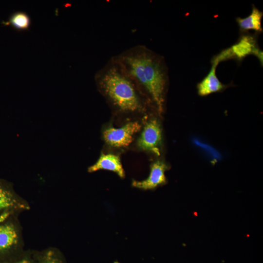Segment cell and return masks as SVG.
<instances>
[{
  "label": "cell",
  "instance_id": "cell-4",
  "mask_svg": "<svg viewBox=\"0 0 263 263\" xmlns=\"http://www.w3.org/2000/svg\"><path fill=\"white\" fill-rule=\"evenodd\" d=\"M222 52L225 60L232 58L241 60L247 56L252 54L263 64V52L258 47L253 36H241L236 43Z\"/></svg>",
  "mask_w": 263,
  "mask_h": 263
},
{
  "label": "cell",
  "instance_id": "cell-9",
  "mask_svg": "<svg viewBox=\"0 0 263 263\" xmlns=\"http://www.w3.org/2000/svg\"><path fill=\"white\" fill-rule=\"evenodd\" d=\"M263 16V12L253 5L252 11L249 16L244 18H237L236 21L241 32L245 33L252 30L257 33H261L263 31L262 26Z\"/></svg>",
  "mask_w": 263,
  "mask_h": 263
},
{
  "label": "cell",
  "instance_id": "cell-8",
  "mask_svg": "<svg viewBox=\"0 0 263 263\" xmlns=\"http://www.w3.org/2000/svg\"><path fill=\"white\" fill-rule=\"evenodd\" d=\"M101 169L113 171L121 178L125 177V172L120 158L118 155L114 154L101 153L97 161L88 168V171L93 172Z\"/></svg>",
  "mask_w": 263,
  "mask_h": 263
},
{
  "label": "cell",
  "instance_id": "cell-10",
  "mask_svg": "<svg viewBox=\"0 0 263 263\" xmlns=\"http://www.w3.org/2000/svg\"><path fill=\"white\" fill-rule=\"evenodd\" d=\"M25 208L26 206L17 199L10 186L0 180V211Z\"/></svg>",
  "mask_w": 263,
  "mask_h": 263
},
{
  "label": "cell",
  "instance_id": "cell-7",
  "mask_svg": "<svg viewBox=\"0 0 263 263\" xmlns=\"http://www.w3.org/2000/svg\"><path fill=\"white\" fill-rule=\"evenodd\" d=\"M211 64L209 73L197 85V92L200 96H204L212 93L222 92L230 86L229 84L222 83L217 77L216 70L219 62L212 58Z\"/></svg>",
  "mask_w": 263,
  "mask_h": 263
},
{
  "label": "cell",
  "instance_id": "cell-1",
  "mask_svg": "<svg viewBox=\"0 0 263 263\" xmlns=\"http://www.w3.org/2000/svg\"><path fill=\"white\" fill-rule=\"evenodd\" d=\"M139 89L144 90L163 112L168 71L162 56L142 45L134 46L113 56Z\"/></svg>",
  "mask_w": 263,
  "mask_h": 263
},
{
  "label": "cell",
  "instance_id": "cell-5",
  "mask_svg": "<svg viewBox=\"0 0 263 263\" xmlns=\"http://www.w3.org/2000/svg\"><path fill=\"white\" fill-rule=\"evenodd\" d=\"M162 139L160 125L158 120L154 118L145 125L137 140V147L141 150L159 155Z\"/></svg>",
  "mask_w": 263,
  "mask_h": 263
},
{
  "label": "cell",
  "instance_id": "cell-14",
  "mask_svg": "<svg viewBox=\"0 0 263 263\" xmlns=\"http://www.w3.org/2000/svg\"><path fill=\"white\" fill-rule=\"evenodd\" d=\"M16 263H29L27 260H23Z\"/></svg>",
  "mask_w": 263,
  "mask_h": 263
},
{
  "label": "cell",
  "instance_id": "cell-2",
  "mask_svg": "<svg viewBox=\"0 0 263 263\" xmlns=\"http://www.w3.org/2000/svg\"><path fill=\"white\" fill-rule=\"evenodd\" d=\"M94 78L100 91L117 109L125 113L145 110L138 88L113 57Z\"/></svg>",
  "mask_w": 263,
  "mask_h": 263
},
{
  "label": "cell",
  "instance_id": "cell-12",
  "mask_svg": "<svg viewBox=\"0 0 263 263\" xmlns=\"http://www.w3.org/2000/svg\"><path fill=\"white\" fill-rule=\"evenodd\" d=\"M31 20L29 16L23 11H18L13 13L8 21L5 23L19 31L28 30L30 27Z\"/></svg>",
  "mask_w": 263,
  "mask_h": 263
},
{
  "label": "cell",
  "instance_id": "cell-11",
  "mask_svg": "<svg viewBox=\"0 0 263 263\" xmlns=\"http://www.w3.org/2000/svg\"><path fill=\"white\" fill-rule=\"evenodd\" d=\"M18 242V234L11 224H0V251L10 248Z\"/></svg>",
  "mask_w": 263,
  "mask_h": 263
},
{
  "label": "cell",
  "instance_id": "cell-3",
  "mask_svg": "<svg viewBox=\"0 0 263 263\" xmlns=\"http://www.w3.org/2000/svg\"><path fill=\"white\" fill-rule=\"evenodd\" d=\"M141 128L136 121L127 123L119 128L109 127L103 132L105 142L109 146L115 148L127 147L132 142L133 135Z\"/></svg>",
  "mask_w": 263,
  "mask_h": 263
},
{
  "label": "cell",
  "instance_id": "cell-6",
  "mask_svg": "<svg viewBox=\"0 0 263 263\" xmlns=\"http://www.w3.org/2000/svg\"><path fill=\"white\" fill-rule=\"evenodd\" d=\"M168 165L163 161L157 160L150 166L148 177L142 181H133L132 186L144 190L153 189L166 183L165 172L168 169Z\"/></svg>",
  "mask_w": 263,
  "mask_h": 263
},
{
  "label": "cell",
  "instance_id": "cell-13",
  "mask_svg": "<svg viewBox=\"0 0 263 263\" xmlns=\"http://www.w3.org/2000/svg\"><path fill=\"white\" fill-rule=\"evenodd\" d=\"M45 263H58L55 260L52 259L47 261Z\"/></svg>",
  "mask_w": 263,
  "mask_h": 263
}]
</instances>
